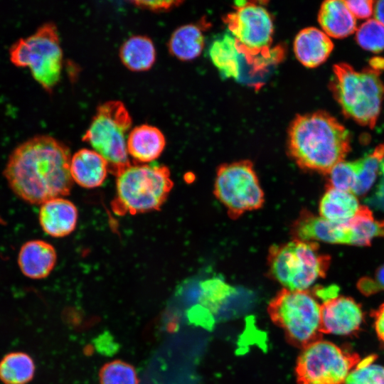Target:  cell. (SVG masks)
<instances>
[{
  "label": "cell",
  "mask_w": 384,
  "mask_h": 384,
  "mask_svg": "<svg viewBox=\"0 0 384 384\" xmlns=\"http://www.w3.org/2000/svg\"><path fill=\"white\" fill-rule=\"evenodd\" d=\"M236 2L235 10L225 18L231 36L236 40L239 52L256 55L267 51L272 39L273 23L267 10L253 2Z\"/></svg>",
  "instance_id": "cell-11"
},
{
  "label": "cell",
  "mask_w": 384,
  "mask_h": 384,
  "mask_svg": "<svg viewBox=\"0 0 384 384\" xmlns=\"http://www.w3.org/2000/svg\"><path fill=\"white\" fill-rule=\"evenodd\" d=\"M132 3L137 6L152 11H167L178 6L181 1H133Z\"/></svg>",
  "instance_id": "cell-35"
},
{
  "label": "cell",
  "mask_w": 384,
  "mask_h": 384,
  "mask_svg": "<svg viewBox=\"0 0 384 384\" xmlns=\"http://www.w3.org/2000/svg\"><path fill=\"white\" fill-rule=\"evenodd\" d=\"M99 379L100 384H139L134 368L121 360H114L102 366Z\"/></svg>",
  "instance_id": "cell-27"
},
{
  "label": "cell",
  "mask_w": 384,
  "mask_h": 384,
  "mask_svg": "<svg viewBox=\"0 0 384 384\" xmlns=\"http://www.w3.org/2000/svg\"><path fill=\"white\" fill-rule=\"evenodd\" d=\"M334 49L331 38L322 30L308 27L301 30L294 41V52L305 67L313 68L324 63Z\"/></svg>",
  "instance_id": "cell-16"
},
{
  "label": "cell",
  "mask_w": 384,
  "mask_h": 384,
  "mask_svg": "<svg viewBox=\"0 0 384 384\" xmlns=\"http://www.w3.org/2000/svg\"><path fill=\"white\" fill-rule=\"evenodd\" d=\"M204 46L201 29L193 24L180 26L172 33L169 43V53L181 60H191L197 58Z\"/></svg>",
  "instance_id": "cell-22"
},
{
  "label": "cell",
  "mask_w": 384,
  "mask_h": 384,
  "mask_svg": "<svg viewBox=\"0 0 384 384\" xmlns=\"http://www.w3.org/2000/svg\"><path fill=\"white\" fill-rule=\"evenodd\" d=\"M70 171L74 182L85 188H95L107 178V161L93 149H81L71 157Z\"/></svg>",
  "instance_id": "cell-18"
},
{
  "label": "cell",
  "mask_w": 384,
  "mask_h": 384,
  "mask_svg": "<svg viewBox=\"0 0 384 384\" xmlns=\"http://www.w3.org/2000/svg\"><path fill=\"white\" fill-rule=\"evenodd\" d=\"M369 64L370 68L380 73L384 70V58L374 57L370 59Z\"/></svg>",
  "instance_id": "cell-38"
},
{
  "label": "cell",
  "mask_w": 384,
  "mask_h": 384,
  "mask_svg": "<svg viewBox=\"0 0 384 384\" xmlns=\"http://www.w3.org/2000/svg\"><path fill=\"white\" fill-rule=\"evenodd\" d=\"M346 223L351 232V245L368 246L374 238H384V220H376L366 206H360L356 215Z\"/></svg>",
  "instance_id": "cell-25"
},
{
  "label": "cell",
  "mask_w": 384,
  "mask_h": 384,
  "mask_svg": "<svg viewBox=\"0 0 384 384\" xmlns=\"http://www.w3.org/2000/svg\"><path fill=\"white\" fill-rule=\"evenodd\" d=\"M359 172L358 161H341L337 164L329 174L327 186L335 189L353 192Z\"/></svg>",
  "instance_id": "cell-30"
},
{
  "label": "cell",
  "mask_w": 384,
  "mask_h": 384,
  "mask_svg": "<svg viewBox=\"0 0 384 384\" xmlns=\"http://www.w3.org/2000/svg\"><path fill=\"white\" fill-rule=\"evenodd\" d=\"M360 206L352 192L327 186L319 206V215L335 223H344L357 213Z\"/></svg>",
  "instance_id": "cell-20"
},
{
  "label": "cell",
  "mask_w": 384,
  "mask_h": 384,
  "mask_svg": "<svg viewBox=\"0 0 384 384\" xmlns=\"http://www.w3.org/2000/svg\"><path fill=\"white\" fill-rule=\"evenodd\" d=\"M356 40L364 50L380 52L384 50V26L375 18L368 19L357 28Z\"/></svg>",
  "instance_id": "cell-29"
},
{
  "label": "cell",
  "mask_w": 384,
  "mask_h": 384,
  "mask_svg": "<svg viewBox=\"0 0 384 384\" xmlns=\"http://www.w3.org/2000/svg\"><path fill=\"white\" fill-rule=\"evenodd\" d=\"M357 287L363 294L367 296L380 291L384 292V264L375 270L373 277L361 279Z\"/></svg>",
  "instance_id": "cell-32"
},
{
  "label": "cell",
  "mask_w": 384,
  "mask_h": 384,
  "mask_svg": "<svg viewBox=\"0 0 384 384\" xmlns=\"http://www.w3.org/2000/svg\"><path fill=\"white\" fill-rule=\"evenodd\" d=\"M10 60L18 67H27L33 78L47 92L60 80L63 50L55 24L46 23L33 34L21 38L9 49Z\"/></svg>",
  "instance_id": "cell-8"
},
{
  "label": "cell",
  "mask_w": 384,
  "mask_h": 384,
  "mask_svg": "<svg viewBox=\"0 0 384 384\" xmlns=\"http://www.w3.org/2000/svg\"><path fill=\"white\" fill-rule=\"evenodd\" d=\"M374 356L360 361L347 376L344 384H384V366L373 363Z\"/></svg>",
  "instance_id": "cell-28"
},
{
  "label": "cell",
  "mask_w": 384,
  "mask_h": 384,
  "mask_svg": "<svg viewBox=\"0 0 384 384\" xmlns=\"http://www.w3.org/2000/svg\"><path fill=\"white\" fill-rule=\"evenodd\" d=\"M132 124V117L124 104L110 100L97 108L82 136V141L107 161L109 171L114 176L131 164L127 140Z\"/></svg>",
  "instance_id": "cell-7"
},
{
  "label": "cell",
  "mask_w": 384,
  "mask_h": 384,
  "mask_svg": "<svg viewBox=\"0 0 384 384\" xmlns=\"http://www.w3.org/2000/svg\"><path fill=\"white\" fill-rule=\"evenodd\" d=\"M293 239L309 242L351 245V232L346 223H335L302 209L290 227Z\"/></svg>",
  "instance_id": "cell-12"
},
{
  "label": "cell",
  "mask_w": 384,
  "mask_h": 384,
  "mask_svg": "<svg viewBox=\"0 0 384 384\" xmlns=\"http://www.w3.org/2000/svg\"><path fill=\"white\" fill-rule=\"evenodd\" d=\"M166 146L164 134L157 127L141 124L132 129L128 134V154L136 164H149L157 159Z\"/></svg>",
  "instance_id": "cell-17"
},
{
  "label": "cell",
  "mask_w": 384,
  "mask_h": 384,
  "mask_svg": "<svg viewBox=\"0 0 384 384\" xmlns=\"http://www.w3.org/2000/svg\"><path fill=\"white\" fill-rule=\"evenodd\" d=\"M119 58L129 70L135 72L146 71L152 67L156 60V49L149 37L132 36L122 45Z\"/></svg>",
  "instance_id": "cell-21"
},
{
  "label": "cell",
  "mask_w": 384,
  "mask_h": 384,
  "mask_svg": "<svg viewBox=\"0 0 384 384\" xmlns=\"http://www.w3.org/2000/svg\"><path fill=\"white\" fill-rule=\"evenodd\" d=\"M68 146L48 135H38L17 146L4 176L12 191L33 205L69 195L73 186Z\"/></svg>",
  "instance_id": "cell-1"
},
{
  "label": "cell",
  "mask_w": 384,
  "mask_h": 384,
  "mask_svg": "<svg viewBox=\"0 0 384 384\" xmlns=\"http://www.w3.org/2000/svg\"><path fill=\"white\" fill-rule=\"evenodd\" d=\"M318 21L322 31L329 37L343 38L356 31V18L345 1L328 0L319 9Z\"/></svg>",
  "instance_id": "cell-19"
},
{
  "label": "cell",
  "mask_w": 384,
  "mask_h": 384,
  "mask_svg": "<svg viewBox=\"0 0 384 384\" xmlns=\"http://www.w3.org/2000/svg\"><path fill=\"white\" fill-rule=\"evenodd\" d=\"M115 176L116 196L111 204L119 215L160 210L174 186L169 169L155 163H131Z\"/></svg>",
  "instance_id": "cell-3"
},
{
  "label": "cell",
  "mask_w": 384,
  "mask_h": 384,
  "mask_svg": "<svg viewBox=\"0 0 384 384\" xmlns=\"http://www.w3.org/2000/svg\"><path fill=\"white\" fill-rule=\"evenodd\" d=\"M373 14L375 19L384 26V0L374 3Z\"/></svg>",
  "instance_id": "cell-37"
},
{
  "label": "cell",
  "mask_w": 384,
  "mask_h": 384,
  "mask_svg": "<svg viewBox=\"0 0 384 384\" xmlns=\"http://www.w3.org/2000/svg\"><path fill=\"white\" fill-rule=\"evenodd\" d=\"M38 219L47 235L63 238L76 228L78 210L72 201L63 197L55 198L41 205Z\"/></svg>",
  "instance_id": "cell-14"
},
{
  "label": "cell",
  "mask_w": 384,
  "mask_h": 384,
  "mask_svg": "<svg viewBox=\"0 0 384 384\" xmlns=\"http://www.w3.org/2000/svg\"><path fill=\"white\" fill-rule=\"evenodd\" d=\"M363 320L361 306L351 297L337 296L321 305V330L323 334H352L359 330Z\"/></svg>",
  "instance_id": "cell-13"
},
{
  "label": "cell",
  "mask_w": 384,
  "mask_h": 384,
  "mask_svg": "<svg viewBox=\"0 0 384 384\" xmlns=\"http://www.w3.org/2000/svg\"><path fill=\"white\" fill-rule=\"evenodd\" d=\"M209 54L212 62L226 78H238L240 75V55L235 39L224 35L211 45Z\"/></svg>",
  "instance_id": "cell-23"
},
{
  "label": "cell",
  "mask_w": 384,
  "mask_h": 384,
  "mask_svg": "<svg viewBox=\"0 0 384 384\" xmlns=\"http://www.w3.org/2000/svg\"><path fill=\"white\" fill-rule=\"evenodd\" d=\"M213 194L232 220L262 208L265 201L254 165L247 159L225 163L218 167Z\"/></svg>",
  "instance_id": "cell-9"
},
{
  "label": "cell",
  "mask_w": 384,
  "mask_h": 384,
  "mask_svg": "<svg viewBox=\"0 0 384 384\" xmlns=\"http://www.w3.org/2000/svg\"><path fill=\"white\" fill-rule=\"evenodd\" d=\"M351 13L356 18L365 19L373 14L374 1L371 0L345 1Z\"/></svg>",
  "instance_id": "cell-33"
},
{
  "label": "cell",
  "mask_w": 384,
  "mask_h": 384,
  "mask_svg": "<svg viewBox=\"0 0 384 384\" xmlns=\"http://www.w3.org/2000/svg\"><path fill=\"white\" fill-rule=\"evenodd\" d=\"M267 312L295 347L303 349L322 338L321 305L311 291L282 288L270 302Z\"/></svg>",
  "instance_id": "cell-6"
},
{
  "label": "cell",
  "mask_w": 384,
  "mask_h": 384,
  "mask_svg": "<svg viewBox=\"0 0 384 384\" xmlns=\"http://www.w3.org/2000/svg\"><path fill=\"white\" fill-rule=\"evenodd\" d=\"M200 302L211 311H216L234 292V289L220 279L214 278L201 284Z\"/></svg>",
  "instance_id": "cell-31"
},
{
  "label": "cell",
  "mask_w": 384,
  "mask_h": 384,
  "mask_svg": "<svg viewBox=\"0 0 384 384\" xmlns=\"http://www.w3.org/2000/svg\"><path fill=\"white\" fill-rule=\"evenodd\" d=\"M348 130L325 111L297 115L288 130V152L304 171L329 175L350 151Z\"/></svg>",
  "instance_id": "cell-2"
},
{
  "label": "cell",
  "mask_w": 384,
  "mask_h": 384,
  "mask_svg": "<svg viewBox=\"0 0 384 384\" xmlns=\"http://www.w3.org/2000/svg\"><path fill=\"white\" fill-rule=\"evenodd\" d=\"M36 370L33 358L26 353L11 352L0 361V380L4 384H27Z\"/></svg>",
  "instance_id": "cell-24"
},
{
  "label": "cell",
  "mask_w": 384,
  "mask_h": 384,
  "mask_svg": "<svg viewBox=\"0 0 384 384\" xmlns=\"http://www.w3.org/2000/svg\"><path fill=\"white\" fill-rule=\"evenodd\" d=\"M374 319V328L379 340L384 345V303L371 314Z\"/></svg>",
  "instance_id": "cell-36"
},
{
  "label": "cell",
  "mask_w": 384,
  "mask_h": 384,
  "mask_svg": "<svg viewBox=\"0 0 384 384\" xmlns=\"http://www.w3.org/2000/svg\"><path fill=\"white\" fill-rule=\"evenodd\" d=\"M330 262V256L319 252L317 242L292 239L270 247L267 274L284 289L309 290L318 279L325 277Z\"/></svg>",
  "instance_id": "cell-5"
},
{
  "label": "cell",
  "mask_w": 384,
  "mask_h": 384,
  "mask_svg": "<svg viewBox=\"0 0 384 384\" xmlns=\"http://www.w3.org/2000/svg\"><path fill=\"white\" fill-rule=\"evenodd\" d=\"M17 262L23 275L41 279L47 277L54 269L57 253L51 244L41 240H32L21 247Z\"/></svg>",
  "instance_id": "cell-15"
},
{
  "label": "cell",
  "mask_w": 384,
  "mask_h": 384,
  "mask_svg": "<svg viewBox=\"0 0 384 384\" xmlns=\"http://www.w3.org/2000/svg\"><path fill=\"white\" fill-rule=\"evenodd\" d=\"M360 361L357 353L321 339L302 349L295 368L297 384H344Z\"/></svg>",
  "instance_id": "cell-10"
},
{
  "label": "cell",
  "mask_w": 384,
  "mask_h": 384,
  "mask_svg": "<svg viewBox=\"0 0 384 384\" xmlns=\"http://www.w3.org/2000/svg\"><path fill=\"white\" fill-rule=\"evenodd\" d=\"M329 87L343 115L373 129L384 100V82L370 67L361 71L346 63L335 64Z\"/></svg>",
  "instance_id": "cell-4"
},
{
  "label": "cell",
  "mask_w": 384,
  "mask_h": 384,
  "mask_svg": "<svg viewBox=\"0 0 384 384\" xmlns=\"http://www.w3.org/2000/svg\"><path fill=\"white\" fill-rule=\"evenodd\" d=\"M379 174L380 175V181L373 194L366 200V203L384 211V159L380 163Z\"/></svg>",
  "instance_id": "cell-34"
},
{
  "label": "cell",
  "mask_w": 384,
  "mask_h": 384,
  "mask_svg": "<svg viewBox=\"0 0 384 384\" xmlns=\"http://www.w3.org/2000/svg\"><path fill=\"white\" fill-rule=\"evenodd\" d=\"M384 159V142L380 144L370 154L358 159L359 172L353 193L365 195L372 187L379 173L381 161Z\"/></svg>",
  "instance_id": "cell-26"
}]
</instances>
